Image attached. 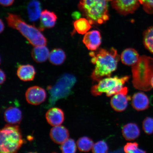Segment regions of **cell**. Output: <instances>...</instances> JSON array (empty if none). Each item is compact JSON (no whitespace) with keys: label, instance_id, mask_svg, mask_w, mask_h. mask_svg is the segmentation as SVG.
Masks as SVG:
<instances>
[{"label":"cell","instance_id":"cell-1","mask_svg":"<svg viewBox=\"0 0 153 153\" xmlns=\"http://www.w3.org/2000/svg\"><path fill=\"white\" fill-rule=\"evenodd\" d=\"M89 55L92 57L91 62L95 65L91 77L94 81L99 82L105 76L110 77L116 70L120 58L114 48L108 50L101 48L96 52L91 51Z\"/></svg>","mask_w":153,"mask_h":153},{"label":"cell","instance_id":"cell-2","mask_svg":"<svg viewBox=\"0 0 153 153\" xmlns=\"http://www.w3.org/2000/svg\"><path fill=\"white\" fill-rule=\"evenodd\" d=\"M6 20L8 26L18 30L34 47L46 45L47 41L39 29L27 24L18 15L9 13Z\"/></svg>","mask_w":153,"mask_h":153},{"label":"cell","instance_id":"cell-3","mask_svg":"<svg viewBox=\"0 0 153 153\" xmlns=\"http://www.w3.org/2000/svg\"><path fill=\"white\" fill-rule=\"evenodd\" d=\"M133 83L136 88L148 91L152 88L151 81L153 76V58L145 56L140 57L132 68Z\"/></svg>","mask_w":153,"mask_h":153},{"label":"cell","instance_id":"cell-4","mask_svg":"<svg viewBox=\"0 0 153 153\" xmlns=\"http://www.w3.org/2000/svg\"><path fill=\"white\" fill-rule=\"evenodd\" d=\"M107 1L106 0H81L78 7L91 25L101 24L109 18Z\"/></svg>","mask_w":153,"mask_h":153},{"label":"cell","instance_id":"cell-5","mask_svg":"<svg viewBox=\"0 0 153 153\" xmlns=\"http://www.w3.org/2000/svg\"><path fill=\"white\" fill-rule=\"evenodd\" d=\"M24 143L21 131L18 126L7 125L0 131L1 153L18 152Z\"/></svg>","mask_w":153,"mask_h":153},{"label":"cell","instance_id":"cell-6","mask_svg":"<svg viewBox=\"0 0 153 153\" xmlns=\"http://www.w3.org/2000/svg\"><path fill=\"white\" fill-rule=\"evenodd\" d=\"M129 79L128 76L120 78L116 76L105 78L99 81L97 85L93 86L91 89V94L97 96L105 93L107 97H112L121 90L124 84Z\"/></svg>","mask_w":153,"mask_h":153},{"label":"cell","instance_id":"cell-7","mask_svg":"<svg viewBox=\"0 0 153 153\" xmlns=\"http://www.w3.org/2000/svg\"><path fill=\"white\" fill-rule=\"evenodd\" d=\"M128 88L123 87L111 99V106L116 111L122 112L127 108L128 101L131 99V97L128 95Z\"/></svg>","mask_w":153,"mask_h":153},{"label":"cell","instance_id":"cell-8","mask_svg":"<svg viewBox=\"0 0 153 153\" xmlns=\"http://www.w3.org/2000/svg\"><path fill=\"white\" fill-rule=\"evenodd\" d=\"M140 4L139 0H114L112 5L120 14L126 15L133 14Z\"/></svg>","mask_w":153,"mask_h":153},{"label":"cell","instance_id":"cell-9","mask_svg":"<svg viewBox=\"0 0 153 153\" xmlns=\"http://www.w3.org/2000/svg\"><path fill=\"white\" fill-rule=\"evenodd\" d=\"M27 101L29 104L37 105L43 102L46 98V93L42 88L35 86L27 90L25 94Z\"/></svg>","mask_w":153,"mask_h":153},{"label":"cell","instance_id":"cell-10","mask_svg":"<svg viewBox=\"0 0 153 153\" xmlns=\"http://www.w3.org/2000/svg\"><path fill=\"white\" fill-rule=\"evenodd\" d=\"M83 42L86 47L90 50H96L101 43L100 32L97 30H93L87 32L84 36Z\"/></svg>","mask_w":153,"mask_h":153},{"label":"cell","instance_id":"cell-11","mask_svg":"<svg viewBox=\"0 0 153 153\" xmlns=\"http://www.w3.org/2000/svg\"><path fill=\"white\" fill-rule=\"evenodd\" d=\"M50 135L53 142L57 144H62L68 139L69 133L65 127L59 125L54 126L51 128Z\"/></svg>","mask_w":153,"mask_h":153},{"label":"cell","instance_id":"cell-12","mask_svg":"<svg viewBox=\"0 0 153 153\" xmlns=\"http://www.w3.org/2000/svg\"><path fill=\"white\" fill-rule=\"evenodd\" d=\"M45 117L48 123L53 127L61 125L64 120V112L61 109L57 108H51L48 110Z\"/></svg>","mask_w":153,"mask_h":153},{"label":"cell","instance_id":"cell-13","mask_svg":"<svg viewBox=\"0 0 153 153\" xmlns=\"http://www.w3.org/2000/svg\"><path fill=\"white\" fill-rule=\"evenodd\" d=\"M131 105L133 108L137 111L146 110L150 105V101L147 95L142 92L135 93L132 99Z\"/></svg>","mask_w":153,"mask_h":153},{"label":"cell","instance_id":"cell-14","mask_svg":"<svg viewBox=\"0 0 153 153\" xmlns=\"http://www.w3.org/2000/svg\"><path fill=\"white\" fill-rule=\"evenodd\" d=\"M40 18L41 23L39 29L41 31H43L45 28L53 27L57 20L56 14L47 10L42 11Z\"/></svg>","mask_w":153,"mask_h":153},{"label":"cell","instance_id":"cell-15","mask_svg":"<svg viewBox=\"0 0 153 153\" xmlns=\"http://www.w3.org/2000/svg\"><path fill=\"white\" fill-rule=\"evenodd\" d=\"M34 67L30 65H21L17 70V75L20 79L24 81L33 80L36 74Z\"/></svg>","mask_w":153,"mask_h":153},{"label":"cell","instance_id":"cell-16","mask_svg":"<svg viewBox=\"0 0 153 153\" xmlns=\"http://www.w3.org/2000/svg\"><path fill=\"white\" fill-rule=\"evenodd\" d=\"M122 133L126 140L132 141L138 138L140 132L136 124L131 123L123 126L122 129Z\"/></svg>","mask_w":153,"mask_h":153},{"label":"cell","instance_id":"cell-17","mask_svg":"<svg viewBox=\"0 0 153 153\" xmlns=\"http://www.w3.org/2000/svg\"><path fill=\"white\" fill-rule=\"evenodd\" d=\"M139 58L138 53L133 48L125 49L120 56L122 62L127 66H133L138 62Z\"/></svg>","mask_w":153,"mask_h":153},{"label":"cell","instance_id":"cell-18","mask_svg":"<svg viewBox=\"0 0 153 153\" xmlns=\"http://www.w3.org/2000/svg\"><path fill=\"white\" fill-rule=\"evenodd\" d=\"M50 52L45 45L35 46L32 49L31 55L34 60L37 63H42L49 58Z\"/></svg>","mask_w":153,"mask_h":153},{"label":"cell","instance_id":"cell-19","mask_svg":"<svg viewBox=\"0 0 153 153\" xmlns=\"http://www.w3.org/2000/svg\"><path fill=\"white\" fill-rule=\"evenodd\" d=\"M22 113L18 108L10 107L5 110L4 118L5 121L12 124L20 123L22 119Z\"/></svg>","mask_w":153,"mask_h":153},{"label":"cell","instance_id":"cell-20","mask_svg":"<svg viewBox=\"0 0 153 153\" xmlns=\"http://www.w3.org/2000/svg\"><path fill=\"white\" fill-rule=\"evenodd\" d=\"M29 19L31 22H35L40 18L42 11L40 2L37 0H32L27 5Z\"/></svg>","mask_w":153,"mask_h":153},{"label":"cell","instance_id":"cell-21","mask_svg":"<svg viewBox=\"0 0 153 153\" xmlns=\"http://www.w3.org/2000/svg\"><path fill=\"white\" fill-rule=\"evenodd\" d=\"M49 60L55 65H62L66 59V55L64 51L60 48L53 49L50 53Z\"/></svg>","mask_w":153,"mask_h":153},{"label":"cell","instance_id":"cell-22","mask_svg":"<svg viewBox=\"0 0 153 153\" xmlns=\"http://www.w3.org/2000/svg\"><path fill=\"white\" fill-rule=\"evenodd\" d=\"M91 24L85 18H80L76 20L74 24V29L78 33L83 34L87 33L91 28Z\"/></svg>","mask_w":153,"mask_h":153},{"label":"cell","instance_id":"cell-23","mask_svg":"<svg viewBox=\"0 0 153 153\" xmlns=\"http://www.w3.org/2000/svg\"><path fill=\"white\" fill-rule=\"evenodd\" d=\"M76 144L79 150L81 152H88L92 149L94 143L92 140L87 137H81L78 140Z\"/></svg>","mask_w":153,"mask_h":153},{"label":"cell","instance_id":"cell-24","mask_svg":"<svg viewBox=\"0 0 153 153\" xmlns=\"http://www.w3.org/2000/svg\"><path fill=\"white\" fill-rule=\"evenodd\" d=\"M143 42L145 47L153 54V25L145 30L143 34Z\"/></svg>","mask_w":153,"mask_h":153},{"label":"cell","instance_id":"cell-25","mask_svg":"<svg viewBox=\"0 0 153 153\" xmlns=\"http://www.w3.org/2000/svg\"><path fill=\"white\" fill-rule=\"evenodd\" d=\"M61 150L64 153H74L76 152L75 141L72 139H68L61 146Z\"/></svg>","mask_w":153,"mask_h":153},{"label":"cell","instance_id":"cell-26","mask_svg":"<svg viewBox=\"0 0 153 153\" xmlns=\"http://www.w3.org/2000/svg\"><path fill=\"white\" fill-rule=\"evenodd\" d=\"M92 152L96 153H105L108 152V144L104 141H100L94 144Z\"/></svg>","mask_w":153,"mask_h":153},{"label":"cell","instance_id":"cell-27","mask_svg":"<svg viewBox=\"0 0 153 153\" xmlns=\"http://www.w3.org/2000/svg\"><path fill=\"white\" fill-rule=\"evenodd\" d=\"M139 144L137 143H127L124 147V150L126 153H146L145 151L138 148Z\"/></svg>","mask_w":153,"mask_h":153},{"label":"cell","instance_id":"cell-28","mask_svg":"<svg viewBox=\"0 0 153 153\" xmlns=\"http://www.w3.org/2000/svg\"><path fill=\"white\" fill-rule=\"evenodd\" d=\"M143 131L148 134L153 133V118L147 117L143 122Z\"/></svg>","mask_w":153,"mask_h":153},{"label":"cell","instance_id":"cell-29","mask_svg":"<svg viewBox=\"0 0 153 153\" xmlns=\"http://www.w3.org/2000/svg\"><path fill=\"white\" fill-rule=\"evenodd\" d=\"M143 9L149 14H153V0H139Z\"/></svg>","mask_w":153,"mask_h":153},{"label":"cell","instance_id":"cell-30","mask_svg":"<svg viewBox=\"0 0 153 153\" xmlns=\"http://www.w3.org/2000/svg\"><path fill=\"white\" fill-rule=\"evenodd\" d=\"M14 0H0L1 5L4 7L10 6L13 4Z\"/></svg>","mask_w":153,"mask_h":153},{"label":"cell","instance_id":"cell-31","mask_svg":"<svg viewBox=\"0 0 153 153\" xmlns=\"http://www.w3.org/2000/svg\"><path fill=\"white\" fill-rule=\"evenodd\" d=\"M0 75H1V81H0V83L1 85L4 83V82L5 81L6 79V76L5 73L2 70H1L0 71Z\"/></svg>","mask_w":153,"mask_h":153},{"label":"cell","instance_id":"cell-32","mask_svg":"<svg viewBox=\"0 0 153 153\" xmlns=\"http://www.w3.org/2000/svg\"><path fill=\"white\" fill-rule=\"evenodd\" d=\"M72 16L74 19H75L76 20H77L79 19L81 15H80L79 13L75 12L73 13Z\"/></svg>","mask_w":153,"mask_h":153},{"label":"cell","instance_id":"cell-33","mask_svg":"<svg viewBox=\"0 0 153 153\" xmlns=\"http://www.w3.org/2000/svg\"><path fill=\"white\" fill-rule=\"evenodd\" d=\"M0 21H1L0 22V25H1V30H0V31H1V33L4 29L5 26L4 25V23L2 21L1 19Z\"/></svg>","mask_w":153,"mask_h":153},{"label":"cell","instance_id":"cell-34","mask_svg":"<svg viewBox=\"0 0 153 153\" xmlns=\"http://www.w3.org/2000/svg\"><path fill=\"white\" fill-rule=\"evenodd\" d=\"M151 86H152V87L153 88V76L152 78V79H151Z\"/></svg>","mask_w":153,"mask_h":153},{"label":"cell","instance_id":"cell-35","mask_svg":"<svg viewBox=\"0 0 153 153\" xmlns=\"http://www.w3.org/2000/svg\"><path fill=\"white\" fill-rule=\"evenodd\" d=\"M107 1H112V0H106Z\"/></svg>","mask_w":153,"mask_h":153}]
</instances>
